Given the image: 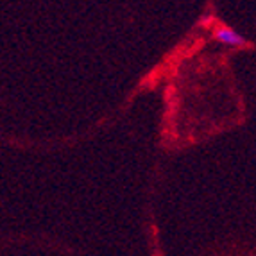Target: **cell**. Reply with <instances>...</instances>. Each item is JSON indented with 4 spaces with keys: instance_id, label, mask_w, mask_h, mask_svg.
Instances as JSON below:
<instances>
[{
    "instance_id": "obj_1",
    "label": "cell",
    "mask_w": 256,
    "mask_h": 256,
    "mask_svg": "<svg viewBox=\"0 0 256 256\" xmlns=\"http://www.w3.org/2000/svg\"><path fill=\"white\" fill-rule=\"evenodd\" d=\"M212 36H214L217 42L228 45V47H246V45H248V42H246L236 30L230 29V27H226V26H217L214 29V32H212Z\"/></svg>"
}]
</instances>
